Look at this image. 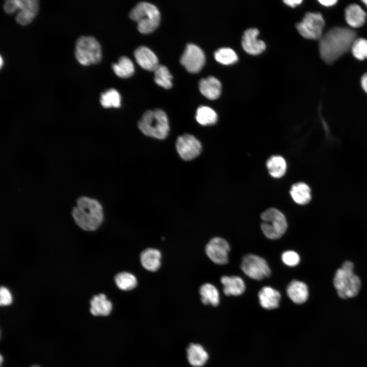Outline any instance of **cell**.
Returning <instances> with one entry per match:
<instances>
[{
	"label": "cell",
	"instance_id": "11",
	"mask_svg": "<svg viewBox=\"0 0 367 367\" xmlns=\"http://www.w3.org/2000/svg\"><path fill=\"white\" fill-rule=\"evenodd\" d=\"M176 147L179 156L186 161L196 158L201 151L200 142L193 135L185 134L179 137Z\"/></svg>",
	"mask_w": 367,
	"mask_h": 367
},
{
	"label": "cell",
	"instance_id": "27",
	"mask_svg": "<svg viewBox=\"0 0 367 367\" xmlns=\"http://www.w3.org/2000/svg\"><path fill=\"white\" fill-rule=\"evenodd\" d=\"M112 69L115 74L122 78L132 76L135 70L134 64L127 57H121L116 63L112 65Z\"/></svg>",
	"mask_w": 367,
	"mask_h": 367
},
{
	"label": "cell",
	"instance_id": "5",
	"mask_svg": "<svg viewBox=\"0 0 367 367\" xmlns=\"http://www.w3.org/2000/svg\"><path fill=\"white\" fill-rule=\"evenodd\" d=\"M129 17L137 23L138 30L143 34L152 32L160 21V13L157 7L146 2L138 3L130 11Z\"/></svg>",
	"mask_w": 367,
	"mask_h": 367
},
{
	"label": "cell",
	"instance_id": "13",
	"mask_svg": "<svg viewBox=\"0 0 367 367\" xmlns=\"http://www.w3.org/2000/svg\"><path fill=\"white\" fill-rule=\"evenodd\" d=\"M39 8L37 0H17V14L16 21L21 25L29 24L36 16Z\"/></svg>",
	"mask_w": 367,
	"mask_h": 367
},
{
	"label": "cell",
	"instance_id": "39",
	"mask_svg": "<svg viewBox=\"0 0 367 367\" xmlns=\"http://www.w3.org/2000/svg\"><path fill=\"white\" fill-rule=\"evenodd\" d=\"M361 84L363 89L367 93V73L362 75L361 79Z\"/></svg>",
	"mask_w": 367,
	"mask_h": 367
},
{
	"label": "cell",
	"instance_id": "24",
	"mask_svg": "<svg viewBox=\"0 0 367 367\" xmlns=\"http://www.w3.org/2000/svg\"><path fill=\"white\" fill-rule=\"evenodd\" d=\"M290 194L294 201L301 205L307 204L311 200V190L304 182H298L292 186Z\"/></svg>",
	"mask_w": 367,
	"mask_h": 367
},
{
	"label": "cell",
	"instance_id": "23",
	"mask_svg": "<svg viewBox=\"0 0 367 367\" xmlns=\"http://www.w3.org/2000/svg\"><path fill=\"white\" fill-rule=\"evenodd\" d=\"M187 357L191 365L194 367H200L206 362L208 355L200 345L191 344L187 349Z\"/></svg>",
	"mask_w": 367,
	"mask_h": 367
},
{
	"label": "cell",
	"instance_id": "17",
	"mask_svg": "<svg viewBox=\"0 0 367 367\" xmlns=\"http://www.w3.org/2000/svg\"><path fill=\"white\" fill-rule=\"evenodd\" d=\"M258 296L260 304L263 308L273 309L279 306L281 295L278 291L270 286H265L260 290Z\"/></svg>",
	"mask_w": 367,
	"mask_h": 367
},
{
	"label": "cell",
	"instance_id": "33",
	"mask_svg": "<svg viewBox=\"0 0 367 367\" xmlns=\"http://www.w3.org/2000/svg\"><path fill=\"white\" fill-rule=\"evenodd\" d=\"M353 56L357 59H367V40L364 38L356 39L351 46Z\"/></svg>",
	"mask_w": 367,
	"mask_h": 367
},
{
	"label": "cell",
	"instance_id": "10",
	"mask_svg": "<svg viewBox=\"0 0 367 367\" xmlns=\"http://www.w3.org/2000/svg\"><path fill=\"white\" fill-rule=\"evenodd\" d=\"M180 63L191 73H197L203 67L205 58L203 50L195 44L187 45L181 56Z\"/></svg>",
	"mask_w": 367,
	"mask_h": 367
},
{
	"label": "cell",
	"instance_id": "35",
	"mask_svg": "<svg viewBox=\"0 0 367 367\" xmlns=\"http://www.w3.org/2000/svg\"><path fill=\"white\" fill-rule=\"evenodd\" d=\"M12 301L11 294L9 291L5 287L2 286L0 289V304L1 305H9Z\"/></svg>",
	"mask_w": 367,
	"mask_h": 367
},
{
	"label": "cell",
	"instance_id": "16",
	"mask_svg": "<svg viewBox=\"0 0 367 367\" xmlns=\"http://www.w3.org/2000/svg\"><path fill=\"white\" fill-rule=\"evenodd\" d=\"M286 292L289 297L295 303L301 304L306 301L308 297L307 285L300 281L294 280L288 285Z\"/></svg>",
	"mask_w": 367,
	"mask_h": 367
},
{
	"label": "cell",
	"instance_id": "19",
	"mask_svg": "<svg viewBox=\"0 0 367 367\" xmlns=\"http://www.w3.org/2000/svg\"><path fill=\"white\" fill-rule=\"evenodd\" d=\"M345 13L347 22L352 28H359L365 22L366 14L365 11L356 4L347 6Z\"/></svg>",
	"mask_w": 367,
	"mask_h": 367
},
{
	"label": "cell",
	"instance_id": "38",
	"mask_svg": "<svg viewBox=\"0 0 367 367\" xmlns=\"http://www.w3.org/2000/svg\"><path fill=\"white\" fill-rule=\"evenodd\" d=\"M302 1L301 0H287V1H284V2L285 4L291 7H295L296 6L302 3Z\"/></svg>",
	"mask_w": 367,
	"mask_h": 367
},
{
	"label": "cell",
	"instance_id": "41",
	"mask_svg": "<svg viewBox=\"0 0 367 367\" xmlns=\"http://www.w3.org/2000/svg\"><path fill=\"white\" fill-rule=\"evenodd\" d=\"M2 63H3V60H2V57H1V67L2 66V65H3Z\"/></svg>",
	"mask_w": 367,
	"mask_h": 367
},
{
	"label": "cell",
	"instance_id": "32",
	"mask_svg": "<svg viewBox=\"0 0 367 367\" xmlns=\"http://www.w3.org/2000/svg\"><path fill=\"white\" fill-rule=\"evenodd\" d=\"M216 60L224 65L232 64L238 60V56L235 53L228 47L221 48L218 49L214 54Z\"/></svg>",
	"mask_w": 367,
	"mask_h": 367
},
{
	"label": "cell",
	"instance_id": "2",
	"mask_svg": "<svg viewBox=\"0 0 367 367\" xmlns=\"http://www.w3.org/2000/svg\"><path fill=\"white\" fill-rule=\"evenodd\" d=\"M72 215L76 224L86 231H93L100 225L103 220V211L97 200L87 197H81Z\"/></svg>",
	"mask_w": 367,
	"mask_h": 367
},
{
	"label": "cell",
	"instance_id": "40",
	"mask_svg": "<svg viewBox=\"0 0 367 367\" xmlns=\"http://www.w3.org/2000/svg\"><path fill=\"white\" fill-rule=\"evenodd\" d=\"M362 2H363L364 3V4L366 5V6L367 7V0L362 1Z\"/></svg>",
	"mask_w": 367,
	"mask_h": 367
},
{
	"label": "cell",
	"instance_id": "36",
	"mask_svg": "<svg viewBox=\"0 0 367 367\" xmlns=\"http://www.w3.org/2000/svg\"><path fill=\"white\" fill-rule=\"evenodd\" d=\"M4 10L8 13H13L17 10V0H8L4 5Z\"/></svg>",
	"mask_w": 367,
	"mask_h": 367
},
{
	"label": "cell",
	"instance_id": "9",
	"mask_svg": "<svg viewBox=\"0 0 367 367\" xmlns=\"http://www.w3.org/2000/svg\"><path fill=\"white\" fill-rule=\"evenodd\" d=\"M241 267L247 276L255 280H261L271 274L267 261L256 255L249 254L244 256Z\"/></svg>",
	"mask_w": 367,
	"mask_h": 367
},
{
	"label": "cell",
	"instance_id": "1",
	"mask_svg": "<svg viewBox=\"0 0 367 367\" xmlns=\"http://www.w3.org/2000/svg\"><path fill=\"white\" fill-rule=\"evenodd\" d=\"M356 36L354 30L347 28L337 27L330 29L320 39L321 58L326 63L332 64L351 48Z\"/></svg>",
	"mask_w": 367,
	"mask_h": 367
},
{
	"label": "cell",
	"instance_id": "3",
	"mask_svg": "<svg viewBox=\"0 0 367 367\" xmlns=\"http://www.w3.org/2000/svg\"><path fill=\"white\" fill-rule=\"evenodd\" d=\"M353 271V264L351 261H346L335 273L333 285L338 296L341 298L354 297L360 290L361 280Z\"/></svg>",
	"mask_w": 367,
	"mask_h": 367
},
{
	"label": "cell",
	"instance_id": "37",
	"mask_svg": "<svg viewBox=\"0 0 367 367\" xmlns=\"http://www.w3.org/2000/svg\"><path fill=\"white\" fill-rule=\"evenodd\" d=\"M319 2L321 5L325 7L332 6L337 2L336 0H321Z\"/></svg>",
	"mask_w": 367,
	"mask_h": 367
},
{
	"label": "cell",
	"instance_id": "20",
	"mask_svg": "<svg viewBox=\"0 0 367 367\" xmlns=\"http://www.w3.org/2000/svg\"><path fill=\"white\" fill-rule=\"evenodd\" d=\"M161 253L159 250L153 248L144 250L140 255L142 266L147 270L155 272L161 266Z\"/></svg>",
	"mask_w": 367,
	"mask_h": 367
},
{
	"label": "cell",
	"instance_id": "18",
	"mask_svg": "<svg viewBox=\"0 0 367 367\" xmlns=\"http://www.w3.org/2000/svg\"><path fill=\"white\" fill-rule=\"evenodd\" d=\"M199 90L206 98L214 100L218 98L221 92V84L216 77L209 76L199 82Z\"/></svg>",
	"mask_w": 367,
	"mask_h": 367
},
{
	"label": "cell",
	"instance_id": "6",
	"mask_svg": "<svg viewBox=\"0 0 367 367\" xmlns=\"http://www.w3.org/2000/svg\"><path fill=\"white\" fill-rule=\"evenodd\" d=\"M75 56L83 65L97 64L102 57L100 45L93 37L81 36L76 41Z\"/></svg>",
	"mask_w": 367,
	"mask_h": 367
},
{
	"label": "cell",
	"instance_id": "4",
	"mask_svg": "<svg viewBox=\"0 0 367 367\" xmlns=\"http://www.w3.org/2000/svg\"><path fill=\"white\" fill-rule=\"evenodd\" d=\"M138 127L145 135L159 139H165L169 130L168 117L160 109L146 111L139 121Z\"/></svg>",
	"mask_w": 367,
	"mask_h": 367
},
{
	"label": "cell",
	"instance_id": "26",
	"mask_svg": "<svg viewBox=\"0 0 367 367\" xmlns=\"http://www.w3.org/2000/svg\"><path fill=\"white\" fill-rule=\"evenodd\" d=\"M200 294L202 302L205 304L217 306L220 301L219 294L216 287L212 284L205 283L200 288Z\"/></svg>",
	"mask_w": 367,
	"mask_h": 367
},
{
	"label": "cell",
	"instance_id": "7",
	"mask_svg": "<svg viewBox=\"0 0 367 367\" xmlns=\"http://www.w3.org/2000/svg\"><path fill=\"white\" fill-rule=\"evenodd\" d=\"M261 230L270 239H277L283 235L287 228L284 215L275 208H270L261 215Z\"/></svg>",
	"mask_w": 367,
	"mask_h": 367
},
{
	"label": "cell",
	"instance_id": "30",
	"mask_svg": "<svg viewBox=\"0 0 367 367\" xmlns=\"http://www.w3.org/2000/svg\"><path fill=\"white\" fill-rule=\"evenodd\" d=\"M154 81L160 86L165 89L172 87V76L167 67L163 65H159L154 71Z\"/></svg>",
	"mask_w": 367,
	"mask_h": 367
},
{
	"label": "cell",
	"instance_id": "42",
	"mask_svg": "<svg viewBox=\"0 0 367 367\" xmlns=\"http://www.w3.org/2000/svg\"><path fill=\"white\" fill-rule=\"evenodd\" d=\"M31 367H40V366H38V365H33V366H31Z\"/></svg>",
	"mask_w": 367,
	"mask_h": 367
},
{
	"label": "cell",
	"instance_id": "15",
	"mask_svg": "<svg viewBox=\"0 0 367 367\" xmlns=\"http://www.w3.org/2000/svg\"><path fill=\"white\" fill-rule=\"evenodd\" d=\"M134 56L138 64L145 70L154 71L159 65L156 56L146 46H140L137 48Z\"/></svg>",
	"mask_w": 367,
	"mask_h": 367
},
{
	"label": "cell",
	"instance_id": "21",
	"mask_svg": "<svg viewBox=\"0 0 367 367\" xmlns=\"http://www.w3.org/2000/svg\"><path fill=\"white\" fill-rule=\"evenodd\" d=\"M223 292L226 296H239L245 290V285L243 279L238 276H224L221 277Z\"/></svg>",
	"mask_w": 367,
	"mask_h": 367
},
{
	"label": "cell",
	"instance_id": "14",
	"mask_svg": "<svg viewBox=\"0 0 367 367\" xmlns=\"http://www.w3.org/2000/svg\"><path fill=\"white\" fill-rule=\"evenodd\" d=\"M259 32L252 28L245 31L242 37V44L243 49L248 54L257 55L263 52L266 48L264 41L257 39Z\"/></svg>",
	"mask_w": 367,
	"mask_h": 367
},
{
	"label": "cell",
	"instance_id": "12",
	"mask_svg": "<svg viewBox=\"0 0 367 367\" xmlns=\"http://www.w3.org/2000/svg\"><path fill=\"white\" fill-rule=\"evenodd\" d=\"M230 246L223 238L216 237L212 239L206 245L205 252L208 257L215 264H226L228 261V252Z\"/></svg>",
	"mask_w": 367,
	"mask_h": 367
},
{
	"label": "cell",
	"instance_id": "8",
	"mask_svg": "<svg viewBox=\"0 0 367 367\" xmlns=\"http://www.w3.org/2000/svg\"><path fill=\"white\" fill-rule=\"evenodd\" d=\"M325 21L321 14L308 12L302 20L296 24L299 33L309 39H320L323 35Z\"/></svg>",
	"mask_w": 367,
	"mask_h": 367
},
{
	"label": "cell",
	"instance_id": "34",
	"mask_svg": "<svg viewBox=\"0 0 367 367\" xmlns=\"http://www.w3.org/2000/svg\"><path fill=\"white\" fill-rule=\"evenodd\" d=\"M281 258L285 265L290 267L297 266L300 262L299 255L294 251H285L282 253Z\"/></svg>",
	"mask_w": 367,
	"mask_h": 367
},
{
	"label": "cell",
	"instance_id": "25",
	"mask_svg": "<svg viewBox=\"0 0 367 367\" xmlns=\"http://www.w3.org/2000/svg\"><path fill=\"white\" fill-rule=\"evenodd\" d=\"M266 165L269 173L274 178L281 177L286 172V162L281 156H271L267 161Z\"/></svg>",
	"mask_w": 367,
	"mask_h": 367
},
{
	"label": "cell",
	"instance_id": "28",
	"mask_svg": "<svg viewBox=\"0 0 367 367\" xmlns=\"http://www.w3.org/2000/svg\"><path fill=\"white\" fill-rule=\"evenodd\" d=\"M115 282L117 287L123 291L132 290L137 285L136 277L133 274L126 272L117 274L115 277Z\"/></svg>",
	"mask_w": 367,
	"mask_h": 367
},
{
	"label": "cell",
	"instance_id": "31",
	"mask_svg": "<svg viewBox=\"0 0 367 367\" xmlns=\"http://www.w3.org/2000/svg\"><path fill=\"white\" fill-rule=\"evenodd\" d=\"M100 101L104 108H118L121 105V96L116 90L110 89L101 93Z\"/></svg>",
	"mask_w": 367,
	"mask_h": 367
},
{
	"label": "cell",
	"instance_id": "29",
	"mask_svg": "<svg viewBox=\"0 0 367 367\" xmlns=\"http://www.w3.org/2000/svg\"><path fill=\"white\" fill-rule=\"evenodd\" d=\"M196 119L197 122L202 125H212L216 122L217 115L211 108L201 106L197 110Z\"/></svg>",
	"mask_w": 367,
	"mask_h": 367
},
{
	"label": "cell",
	"instance_id": "22",
	"mask_svg": "<svg viewBox=\"0 0 367 367\" xmlns=\"http://www.w3.org/2000/svg\"><path fill=\"white\" fill-rule=\"evenodd\" d=\"M90 312L95 316H108L112 309V304L103 294L94 296L90 301Z\"/></svg>",
	"mask_w": 367,
	"mask_h": 367
}]
</instances>
